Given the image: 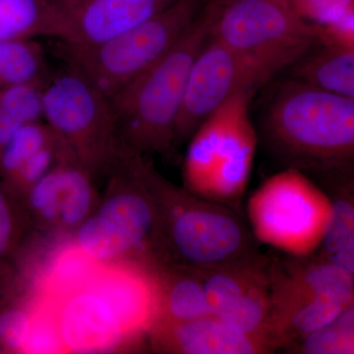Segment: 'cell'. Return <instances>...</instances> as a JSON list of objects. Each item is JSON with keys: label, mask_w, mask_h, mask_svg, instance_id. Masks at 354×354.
Wrapping results in <instances>:
<instances>
[{"label": "cell", "mask_w": 354, "mask_h": 354, "mask_svg": "<svg viewBox=\"0 0 354 354\" xmlns=\"http://www.w3.org/2000/svg\"><path fill=\"white\" fill-rule=\"evenodd\" d=\"M285 71L288 78L354 99V48L316 41Z\"/></svg>", "instance_id": "5bb4252c"}, {"label": "cell", "mask_w": 354, "mask_h": 354, "mask_svg": "<svg viewBox=\"0 0 354 354\" xmlns=\"http://www.w3.org/2000/svg\"><path fill=\"white\" fill-rule=\"evenodd\" d=\"M53 301L65 351L106 353L128 337L108 302L88 286Z\"/></svg>", "instance_id": "8fae6325"}, {"label": "cell", "mask_w": 354, "mask_h": 354, "mask_svg": "<svg viewBox=\"0 0 354 354\" xmlns=\"http://www.w3.org/2000/svg\"><path fill=\"white\" fill-rule=\"evenodd\" d=\"M76 248L67 249L51 266L44 285L48 300H57L88 285L100 265Z\"/></svg>", "instance_id": "7402d4cb"}, {"label": "cell", "mask_w": 354, "mask_h": 354, "mask_svg": "<svg viewBox=\"0 0 354 354\" xmlns=\"http://www.w3.org/2000/svg\"><path fill=\"white\" fill-rule=\"evenodd\" d=\"M26 353H59L65 349L53 307L43 305L31 317V329L23 351Z\"/></svg>", "instance_id": "4316f807"}, {"label": "cell", "mask_w": 354, "mask_h": 354, "mask_svg": "<svg viewBox=\"0 0 354 354\" xmlns=\"http://www.w3.org/2000/svg\"><path fill=\"white\" fill-rule=\"evenodd\" d=\"M12 234V218L3 193L0 191V256L9 245Z\"/></svg>", "instance_id": "d6a6232c"}, {"label": "cell", "mask_w": 354, "mask_h": 354, "mask_svg": "<svg viewBox=\"0 0 354 354\" xmlns=\"http://www.w3.org/2000/svg\"><path fill=\"white\" fill-rule=\"evenodd\" d=\"M209 38L290 65L316 43V29L297 17L285 0H205Z\"/></svg>", "instance_id": "ba28073f"}, {"label": "cell", "mask_w": 354, "mask_h": 354, "mask_svg": "<svg viewBox=\"0 0 354 354\" xmlns=\"http://www.w3.org/2000/svg\"><path fill=\"white\" fill-rule=\"evenodd\" d=\"M214 317L237 334L257 337L279 348L272 330L269 278L256 283Z\"/></svg>", "instance_id": "2e32d148"}, {"label": "cell", "mask_w": 354, "mask_h": 354, "mask_svg": "<svg viewBox=\"0 0 354 354\" xmlns=\"http://www.w3.org/2000/svg\"><path fill=\"white\" fill-rule=\"evenodd\" d=\"M316 29V41L329 46L354 48V12L330 24L319 26Z\"/></svg>", "instance_id": "4dcf8cb0"}, {"label": "cell", "mask_w": 354, "mask_h": 354, "mask_svg": "<svg viewBox=\"0 0 354 354\" xmlns=\"http://www.w3.org/2000/svg\"><path fill=\"white\" fill-rule=\"evenodd\" d=\"M57 21L50 0H0V41L57 39Z\"/></svg>", "instance_id": "ac0fdd59"}, {"label": "cell", "mask_w": 354, "mask_h": 354, "mask_svg": "<svg viewBox=\"0 0 354 354\" xmlns=\"http://www.w3.org/2000/svg\"><path fill=\"white\" fill-rule=\"evenodd\" d=\"M57 41L74 46L102 43L162 12L178 0H50Z\"/></svg>", "instance_id": "30bf717a"}, {"label": "cell", "mask_w": 354, "mask_h": 354, "mask_svg": "<svg viewBox=\"0 0 354 354\" xmlns=\"http://www.w3.org/2000/svg\"><path fill=\"white\" fill-rule=\"evenodd\" d=\"M205 0H178L136 27L92 46L57 41V53L109 100L153 66L189 29Z\"/></svg>", "instance_id": "277c9868"}, {"label": "cell", "mask_w": 354, "mask_h": 354, "mask_svg": "<svg viewBox=\"0 0 354 354\" xmlns=\"http://www.w3.org/2000/svg\"><path fill=\"white\" fill-rule=\"evenodd\" d=\"M160 314L165 312V321L185 322L211 315L206 291L196 271L189 270L174 279L165 292L160 290Z\"/></svg>", "instance_id": "44dd1931"}, {"label": "cell", "mask_w": 354, "mask_h": 354, "mask_svg": "<svg viewBox=\"0 0 354 354\" xmlns=\"http://www.w3.org/2000/svg\"><path fill=\"white\" fill-rule=\"evenodd\" d=\"M209 36V16L204 3L171 50L111 97L118 135L133 152H162L174 143L191 68Z\"/></svg>", "instance_id": "7a4b0ae2"}, {"label": "cell", "mask_w": 354, "mask_h": 354, "mask_svg": "<svg viewBox=\"0 0 354 354\" xmlns=\"http://www.w3.org/2000/svg\"><path fill=\"white\" fill-rule=\"evenodd\" d=\"M31 329V317L21 310L0 314V342L13 351H23Z\"/></svg>", "instance_id": "f546056e"}, {"label": "cell", "mask_w": 354, "mask_h": 354, "mask_svg": "<svg viewBox=\"0 0 354 354\" xmlns=\"http://www.w3.org/2000/svg\"><path fill=\"white\" fill-rule=\"evenodd\" d=\"M165 344L185 354H260L274 351L269 342L228 329L216 317L206 316L185 322H162Z\"/></svg>", "instance_id": "4fadbf2b"}, {"label": "cell", "mask_w": 354, "mask_h": 354, "mask_svg": "<svg viewBox=\"0 0 354 354\" xmlns=\"http://www.w3.org/2000/svg\"><path fill=\"white\" fill-rule=\"evenodd\" d=\"M300 353L349 354L354 353V308L349 307L335 321L314 334L295 344Z\"/></svg>", "instance_id": "603a6c76"}, {"label": "cell", "mask_w": 354, "mask_h": 354, "mask_svg": "<svg viewBox=\"0 0 354 354\" xmlns=\"http://www.w3.org/2000/svg\"><path fill=\"white\" fill-rule=\"evenodd\" d=\"M55 139V135L44 120L23 125L0 149L2 169L13 176L24 162L41 149L53 144Z\"/></svg>", "instance_id": "cb8c5ba5"}, {"label": "cell", "mask_w": 354, "mask_h": 354, "mask_svg": "<svg viewBox=\"0 0 354 354\" xmlns=\"http://www.w3.org/2000/svg\"><path fill=\"white\" fill-rule=\"evenodd\" d=\"M330 201V215L319 256L354 274L353 178L324 184Z\"/></svg>", "instance_id": "9a60e30c"}, {"label": "cell", "mask_w": 354, "mask_h": 354, "mask_svg": "<svg viewBox=\"0 0 354 354\" xmlns=\"http://www.w3.org/2000/svg\"><path fill=\"white\" fill-rule=\"evenodd\" d=\"M255 93L232 95L191 135L183 177L192 194L239 209L258 144L249 113Z\"/></svg>", "instance_id": "3957f363"}, {"label": "cell", "mask_w": 354, "mask_h": 354, "mask_svg": "<svg viewBox=\"0 0 354 354\" xmlns=\"http://www.w3.org/2000/svg\"><path fill=\"white\" fill-rule=\"evenodd\" d=\"M48 77L44 50L37 39L0 41V88L43 82Z\"/></svg>", "instance_id": "d6986e66"}, {"label": "cell", "mask_w": 354, "mask_h": 354, "mask_svg": "<svg viewBox=\"0 0 354 354\" xmlns=\"http://www.w3.org/2000/svg\"><path fill=\"white\" fill-rule=\"evenodd\" d=\"M62 193V165L50 171L31 186L30 202L32 208L48 221L58 218Z\"/></svg>", "instance_id": "f1b7e54d"}, {"label": "cell", "mask_w": 354, "mask_h": 354, "mask_svg": "<svg viewBox=\"0 0 354 354\" xmlns=\"http://www.w3.org/2000/svg\"><path fill=\"white\" fill-rule=\"evenodd\" d=\"M43 120L86 160L106 157L118 135L111 100L67 66L44 85Z\"/></svg>", "instance_id": "9c48e42d"}, {"label": "cell", "mask_w": 354, "mask_h": 354, "mask_svg": "<svg viewBox=\"0 0 354 354\" xmlns=\"http://www.w3.org/2000/svg\"><path fill=\"white\" fill-rule=\"evenodd\" d=\"M53 144L41 149L35 153L27 162L23 164L17 172L12 176L15 180L27 185H32L44 176L53 167L55 160Z\"/></svg>", "instance_id": "1f68e13d"}, {"label": "cell", "mask_w": 354, "mask_h": 354, "mask_svg": "<svg viewBox=\"0 0 354 354\" xmlns=\"http://www.w3.org/2000/svg\"><path fill=\"white\" fill-rule=\"evenodd\" d=\"M62 165V193L58 218L64 225H78L88 215L92 187L87 174L76 167Z\"/></svg>", "instance_id": "d4e9b609"}, {"label": "cell", "mask_w": 354, "mask_h": 354, "mask_svg": "<svg viewBox=\"0 0 354 354\" xmlns=\"http://www.w3.org/2000/svg\"><path fill=\"white\" fill-rule=\"evenodd\" d=\"M288 66L281 58L242 53L209 36L191 68L174 143L189 139L203 121L230 97L256 92Z\"/></svg>", "instance_id": "52a82bcc"}, {"label": "cell", "mask_w": 354, "mask_h": 354, "mask_svg": "<svg viewBox=\"0 0 354 354\" xmlns=\"http://www.w3.org/2000/svg\"><path fill=\"white\" fill-rule=\"evenodd\" d=\"M48 79L0 88V149L23 125L43 120V93Z\"/></svg>", "instance_id": "ffe728a7"}, {"label": "cell", "mask_w": 354, "mask_h": 354, "mask_svg": "<svg viewBox=\"0 0 354 354\" xmlns=\"http://www.w3.org/2000/svg\"><path fill=\"white\" fill-rule=\"evenodd\" d=\"M106 302L128 337L143 332L160 315V286L135 268L99 266L88 285Z\"/></svg>", "instance_id": "7c38bea8"}, {"label": "cell", "mask_w": 354, "mask_h": 354, "mask_svg": "<svg viewBox=\"0 0 354 354\" xmlns=\"http://www.w3.org/2000/svg\"><path fill=\"white\" fill-rule=\"evenodd\" d=\"M293 13L307 24H330L354 12V0H285Z\"/></svg>", "instance_id": "83f0119b"}, {"label": "cell", "mask_w": 354, "mask_h": 354, "mask_svg": "<svg viewBox=\"0 0 354 354\" xmlns=\"http://www.w3.org/2000/svg\"><path fill=\"white\" fill-rule=\"evenodd\" d=\"M260 129L286 169L314 174L322 183L353 177L354 99L288 77L274 86Z\"/></svg>", "instance_id": "6da1fadb"}, {"label": "cell", "mask_w": 354, "mask_h": 354, "mask_svg": "<svg viewBox=\"0 0 354 354\" xmlns=\"http://www.w3.org/2000/svg\"><path fill=\"white\" fill-rule=\"evenodd\" d=\"M97 215L131 251L144 245L155 225L152 205L139 191H124L109 198Z\"/></svg>", "instance_id": "e0dca14e"}, {"label": "cell", "mask_w": 354, "mask_h": 354, "mask_svg": "<svg viewBox=\"0 0 354 354\" xmlns=\"http://www.w3.org/2000/svg\"><path fill=\"white\" fill-rule=\"evenodd\" d=\"M77 247L99 263L130 251L125 242L109 230L97 214L81 225L77 234Z\"/></svg>", "instance_id": "484cf974"}, {"label": "cell", "mask_w": 354, "mask_h": 354, "mask_svg": "<svg viewBox=\"0 0 354 354\" xmlns=\"http://www.w3.org/2000/svg\"><path fill=\"white\" fill-rule=\"evenodd\" d=\"M247 212L256 239L301 257L318 250L329 221L330 201L304 172L286 169L253 193Z\"/></svg>", "instance_id": "5b68a950"}, {"label": "cell", "mask_w": 354, "mask_h": 354, "mask_svg": "<svg viewBox=\"0 0 354 354\" xmlns=\"http://www.w3.org/2000/svg\"><path fill=\"white\" fill-rule=\"evenodd\" d=\"M169 234L191 271H209L263 259L239 209L185 192H171Z\"/></svg>", "instance_id": "8992f818"}]
</instances>
